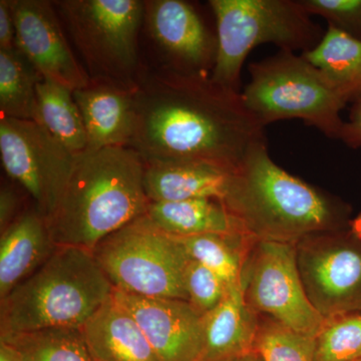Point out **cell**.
<instances>
[{"mask_svg":"<svg viewBox=\"0 0 361 361\" xmlns=\"http://www.w3.org/2000/svg\"><path fill=\"white\" fill-rule=\"evenodd\" d=\"M301 54L346 104L361 103V39L329 25L320 42Z\"/></svg>","mask_w":361,"mask_h":361,"instance_id":"cell-21","label":"cell"},{"mask_svg":"<svg viewBox=\"0 0 361 361\" xmlns=\"http://www.w3.org/2000/svg\"><path fill=\"white\" fill-rule=\"evenodd\" d=\"M113 292L92 251L56 246L44 264L0 300V336L80 329Z\"/></svg>","mask_w":361,"mask_h":361,"instance_id":"cell-4","label":"cell"},{"mask_svg":"<svg viewBox=\"0 0 361 361\" xmlns=\"http://www.w3.org/2000/svg\"><path fill=\"white\" fill-rule=\"evenodd\" d=\"M52 2L84 61L90 82L135 92L145 70L139 56L145 1Z\"/></svg>","mask_w":361,"mask_h":361,"instance_id":"cell-7","label":"cell"},{"mask_svg":"<svg viewBox=\"0 0 361 361\" xmlns=\"http://www.w3.org/2000/svg\"><path fill=\"white\" fill-rule=\"evenodd\" d=\"M355 361H361V360H355Z\"/></svg>","mask_w":361,"mask_h":361,"instance_id":"cell-36","label":"cell"},{"mask_svg":"<svg viewBox=\"0 0 361 361\" xmlns=\"http://www.w3.org/2000/svg\"><path fill=\"white\" fill-rule=\"evenodd\" d=\"M147 217L176 238L203 234H246L219 199L151 202Z\"/></svg>","mask_w":361,"mask_h":361,"instance_id":"cell-20","label":"cell"},{"mask_svg":"<svg viewBox=\"0 0 361 361\" xmlns=\"http://www.w3.org/2000/svg\"><path fill=\"white\" fill-rule=\"evenodd\" d=\"M259 320L241 287L230 289L214 310L203 315L200 361H228L254 350Z\"/></svg>","mask_w":361,"mask_h":361,"instance_id":"cell-18","label":"cell"},{"mask_svg":"<svg viewBox=\"0 0 361 361\" xmlns=\"http://www.w3.org/2000/svg\"><path fill=\"white\" fill-rule=\"evenodd\" d=\"M255 349L264 361H314V337L260 316Z\"/></svg>","mask_w":361,"mask_h":361,"instance_id":"cell-27","label":"cell"},{"mask_svg":"<svg viewBox=\"0 0 361 361\" xmlns=\"http://www.w3.org/2000/svg\"><path fill=\"white\" fill-rule=\"evenodd\" d=\"M242 291L249 307L298 334L317 336L324 318L304 289L293 244L256 241L242 271Z\"/></svg>","mask_w":361,"mask_h":361,"instance_id":"cell-9","label":"cell"},{"mask_svg":"<svg viewBox=\"0 0 361 361\" xmlns=\"http://www.w3.org/2000/svg\"><path fill=\"white\" fill-rule=\"evenodd\" d=\"M16 47V23L11 0H0V49Z\"/></svg>","mask_w":361,"mask_h":361,"instance_id":"cell-32","label":"cell"},{"mask_svg":"<svg viewBox=\"0 0 361 361\" xmlns=\"http://www.w3.org/2000/svg\"><path fill=\"white\" fill-rule=\"evenodd\" d=\"M146 164L129 147L85 152L45 217L56 246L94 251L106 237L148 213Z\"/></svg>","mask_w":361,"mask_h":361,"instance_id":"cell-3","label":"cell"},{"mask_svg":"<svg viewBox=\"0 0 361 361\" xmlns=\"http://www.w3.org/2000/svg\"><path fill=\"white\" fill-rule=\"evenodd\" d=\"M20 361H94L80 329H47L0 336Z\"/></svg>","mask_w":361,"mask_h":361,"instance_id":"cell-25","label":"cell"},{"mask_svg":"<svg viewBox=\"0 0 361 361\" xmlns=\"http://www.w3.org/2000/svg\"><path fill=\"white\" fill-rule=\"evenodd\" d=\"M177 239L191 260L213 271L230 289L242 288V271L257 240L242 233L203 234Z\"/></svg>","mask_w":361,"mask_h":361,"instance_id":"cell-23","label":"cell"},{"mask_svg":"<svg viewBox=\"0 0 361 361\" xmlns=\"http://www.w3.org/2000/svg\"><path fill=\"white\" fill-rule=\"evenodd\" d=\"M80 331L94 361H160L135 318L113 295Z\"/></svg>","mask_w":361,"mask_h":361,"instance_id":"cell-17","label":"cell"},{"mask_svg":"<svg viewBox=\"0 0 361 361\" xmlns=\"http://www.w3.org/2000/svg\"><path fill=\"white\" fill-rule=\"evenodd\" d=\"M0 361H20L16 349L6 342L0 341Z\"/></svg>","mask_w":361,"mask_h":361,"instance_id":"cell-33","label":"cell"},{"mask_svg":"<svg viewBox=\"0 0 361 361\" xmlns=\"http://www.w3.org/2000/svg\"><path fill=\"white\" fill-rule=\"evenodd\" d=\"M233 172L205 164L146 166L144 186L151 202L213 198L222 201Z\"/></svg>","mask_w":361,"mask_h":361,"instance_id":"cell-19","label":"cell"},{"mask_svg":"<svg viewBox=\"0 0 361 361\" xmlns=\"http://www.w3.org/2000/svg\"><path fill=\"white\" fill-rule=\"evenodd\" d=\"M16 23V47L40 77L82 89L90 80L78 61L59 23L54 2L47 0H11Z\"/></svg>","mask_w":361,"mask_h":361,"instance_id":"cell-12","label":"cell"},{"mask_svg":"<svg viewBox=\"0 0 361 361\" xmlns=\"http://www.w3.org/2000/svg\"><path fill=\"white\" fill-rule=\"evenodd\" d=\"M209 4L216 18L218 44L211 78L238 92L244 63L258 45L303 54L324 35L299 0H210Z\"/></svg>","mask_w":361,"mask_h":361,"instance_id":"cell-6","label":"cell"},{"mask_svg":"<svg viewBox=\"0 0 361 361\" xmlns=\"http://www.w3.org/2000/svg\"><path fill=\"white\" fill-rule=\"evenodd\" d=\"M228 361H264L263 360L262 356L258 353L256 349L250 351V353H246L238 357L232 358V360Z\"/></svg>","mask_w":361,"mask_h":361,"instance_id":"cell-34","label":"cell"},{"mask_svg":"<svg viewBox=\"0 0 361 361\" xmlns=\"http://www.w3.org/2000/svg\"><path fill=\"white\" fill-rule=\"evenodd\" d=\"M349 229L351 230L356 236L360 237L361 239V214L356 218L355 220L350 221V224H349Z\"/></svg>","mask_w":361,"mask_h":361,"instance_id":"cell-35","label":"cell"},{"mask_svg":"<svg viewBox=\"0 0 361 361\" xmlns=\"http://www.w3.org/2000/svg\"><path fill=\"white\" fill-rule=\"evenodd\" d=\"M92 253L116 290L188 301L185 272L191 259L147 215L109 235Z\"/></svg>","mask_w":361,"mask_h":361,"instance_id":"cell-8","label":"cell"},{"mask_svg":"<svg viewBox=\"0 0 361 361\" xmlns=\"http://www.w3.org/2000/svg\"><path fill=\"white\" fill-rule=\"evenodd\" d=\"M314 342V361L361 360V312L325 318Z\"/></svg>","mask_w":361,"mask_h":361,"instance_id":"cell-26","label":"cell"},{"mask_svg":"<svg viewBox=\"0 0 361 361\" xmlns=\"http://www.w3.org/2000/svg\"><path fill=\"white\" fill-rule=\"evenodd\" d=\"M145 21L167 59V68L183 73H210L217 56L214 37L193 6L182 0L145 1Z\"/></svg>","mask_w":361,"mask_h":361,"instance_id":"cell-14","label":"cell"},{"mask_svg":"<svg viewBox=\"0 0 361 361\" xmlns=\"http://www.w3.org/2000/svg\"><path fill=\"white\" fill-rule=\"evenodd\" d=\"M248 68L250 80L241 94L261 128L296 118L339 140L345 121L341 111L348 104L302 54L279 51Z\"/></svg>","mask_w":361,"mask_h":361,"instance_id":"cell-5","label":"cell"},{"mask_svg":"<svg viewBox=\"0 0 361 361\" xmlns=\"http://www.w3.org/2000/svg\"><path fill=\"white\" fill-rule=\"evenodd\" d=\"M40 75L18 49H0L1 118L39 120L37 87Z\"/></svg>","mask_w":361,"mask_h":361,"instance_id":"cell-24","label":"cell"},{"mask_svg":"<svg viewBox=\"0 0 361 361\" xmlns=\"http://www.w3.org/2000/svg\"><path fill=\"white\" fill-rule=\"evenodd\" d=\"M0 155L7 176L44 217L56 206L75 158L40 123L0 118Z\"/></svg>","mask_w":361,"mask_h":361,"instance_id":"cell-11","label":"cell"},{"mask_svg":"<svg viewBox=\"0 0 361 361\" xmlns=\"http://www.w3.org/2000/svg\"><path fill=\"white\" fill-rule=\"evenodd\" d=\"M185 287L188 302L202 315L214 310L230 290L217 274L194 260L187 266Z\"/></svg>","mask_w":361,"mask_h":361,"instance_id":"cell-28","label":"cell"},{"mask_svg":"<svg viewBox=\"0 0 361 361\" xmlns=\"http://www.w3.org/2000/svg\"><path fill=\"white\" fill-rule=\"evenodd\" d=\"M306 13L361 39V0H299Z\"/></svg>","mask_w":361,"mask_h":361,"instance_id":"cell-29","label":"cell"},{"mask_svg":"<svg viewBox=\"0 0 361 361\" xmlns=\"http://www.w3.org/2000/svg\"><path fill=\"white\" fill-rule=\"evenodd\" d=\"M56 248L47 219L35 206L26 208L0 238V300L30 276Z\"/></svg>","mask_w":361,"mask_h":361,"instance_id":"cell-16","label":"cell"},{"mask_svg":"<svg viewBox=\"0 0 361 361\" xmlns=\"http://www.w3.org/2000/svg\"><path fill=\"white\" fill-rule=\"evenodd\" d=\"M39 120L44 129L63 145L73 156L84 154L87 148L82 114L73 90L65 85L42 78L37 84Z\"/></svg>","mask_w":361,"mask_h":361,"instance_id":"cell-22","label":"cell"},{"mask_svg":"<svg viewBox=\"0 0 361 361\" xmlns=\"http://www.w3.org/2000/svg\"><path fill=\"white\" fill-rule=\"evenodd\" d=\"M134 104L129 148L146 166L205 164L235 172L252 142L265 137L241 92L217 84L210 73L145 68Z\"/></svg>","mask_w":361,"mask_h":361,"instance_id":"cell-1","label":"cell"},{"mask_svg":"<svg viewBox=\"0 0 361 361\" xmlns=\"http://www.w3.org/2000/svg\"><path fill=\"white\" fill-rule=\"evenodd\" d=\"M339 141L348 148L361 149V103L351 106L348 120L344 121Z\"/></svg>","mask_w":361,"mask_h":361,"instance_id":"cell-31","label":"cell"},{"mask_svg":"<svg viewBox=\"0 0 361 361\" xmlns=\"http://www.w3.org/2000/svg\"><path fill=\"white\" fill-rule=\"evenodd\" d=\"M25 209H21L20 194L13 188V185L2 183L1 190H0V230L1 232L4 231Z\"/></svg>","mask_w":361,"mask_h":361,"instance_id":"cell-30","label":"cell"},{"mask_svg":"<svg viewBox=\"0 0 361 361\" xmlns=\"http://www.w3.org/2000/svg\"><path fill=\"white\" fill-rule=\"evenodd\" d=\"M73 97L87 132L85 152L130 147L135 130L134 92L90 82L73 90Z\"/></svg>","mask_w":361,"mask_h":361,"instance_id":"cell-15","label":"cell"},{"mask_svg":"<svg viewBox=\"0 0 361 361\" xmlns=\"http://www.w3.org/2000/svg\"><path fill=\"white\" fill-rule=\"evenodd\" d=\"M306 294L322 317L361 312V239L348 230L322 232L296 244Z\"/></svg>","mask_w":361,"mask_h":361,"instance_id":"cell-10","label":"cell"},{"mask_svg":"<svg viewBox=\"0 0 361 361\" xmlns=\"http://www.w3.org/2000/svg\"><path fill=\"white\" fill-rule=\"evenodd\" d=\"M222 202L257 241L296 245L311 235L350 224V207L280 167L270 157L265 137L247 149Z\"/></svg>","mask_w":361,"mask_h":361,"instance_id":"cell-2","label":"cell"},{"mask_svg":"<svg viewBox=\"0 0 361 361\" xmlns=\"http://www.w3.org/2000/svg\"><path fill=\"white\" fill-rule=\"evenodd\" d=\"M113 296L135 318L160 361H200L203 315L188 301L116 289Z\"/></svg>","mask_w":361,"mask_h":361,"instance_id":"cell-13","label":"cell"}]
</instances>
